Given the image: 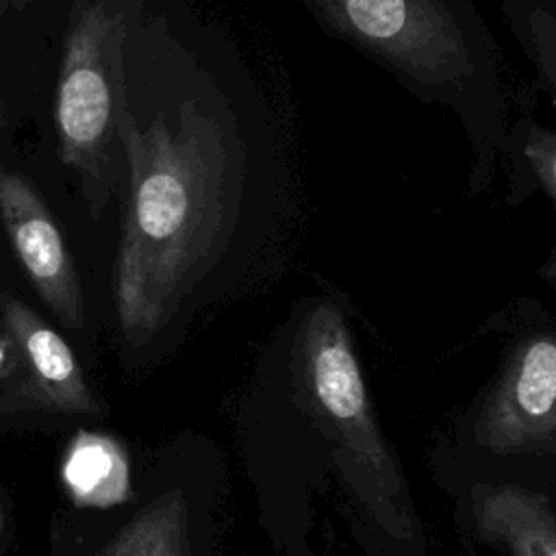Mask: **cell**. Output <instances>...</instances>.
<instances>
[{
  "label": "cell",
  "mask_w": 556,
  "mask_h": 556,
  "mask_svg": "<svg viewBox=\"0 0 556 556\" xmlns=\"http://www.w3.org/2000/svg\"><path fill=\"white\" fill-rule=\"evenodd\" d=\"M126 189L113 298L124 339H156L265 191L269 141L226 43L182 0H143L122 50Z\"/></svg>",
  "instance_id": "cell-1"
},
{
  "label": "cell",
  "mask_w": 556,
  "mask_h": 556,
  "mask_svg": "<svg viewBox=\"0 0 556 556\" xmlns=\"http://www.w3.org/2000/svg\"><path fill=\"white\" fill-rule=\"evenodd\" d=\"M72 0H0V33L11 35L7 52H11L0 74V100L7 96L22 52V35H26V83L43 65L39 52H46L61 35Z\"/></svg>",
  "instance_id": "cell-10"
},
{
  "label": "cell",
  "mask_w": 556,
  "mask_h": 556,
  "mask_svg": "<svg viewBox=\"0 0 556 556\" xmlns=\"http://www.w3.org/2000/svg\"><path fill=\"white\" fill-rule=\"evenodd\" d=\"M98 556H191L189 510L182 493L169 491L150 500Z\"/></svg>",
  "instance_id": "cell-9"
},
{
  "label": "cell",
  "mask_w": 556,
  "mask_h": 556,
  "mask_svg": "<svg viewBox=\"0 0 556 556\" xmlns=\"http://www.w3.org/2000/svg\"><path fill=\"white\" fill-rule=\"evenodd\" d=\"M0 326L22 358V387L48 410L98 413V402L70 345L20 298L0 293Z\"/></svg>",
  "instance_id": "cell-6"
},
{
  "label": "cell",
  "mask_w": 556,
  "mask_h": 556,
  "mask_svg": "<svg viewBox=\"0 0 556 556\" xmlns=\"http://www.w3.org/2000/svg\"><path fill=\"white\" fill-rule=\"evenodd\" d=\"M339 13L371 41L391 50H417L428 46L426 35H437L426 7L415 0H337Z\"/></svg>",
  "instance_id": "cell-11"
},
{
  "label": "cell",
  "mask_w": 556,
  "mask_h": 556,
  "mask_svg": "<svg viewBox=\"0 0 556 556\" xmlns=\"http://www.w3.org/2000/svg\"><path fill=\"white\" fill-rule=\"evenodd\" d=\"M478 534L506 556H556V508L521 486H482L473 495Z\"/></svg>",
  "instance_id": "cell-7"
},
{
  "label": "cell",
  "mask_w": 556,
  "mask_h": 556,
  "mask_svg": "<svg viewBox=\"0 0 556 556\" xmlns=\"http://www.w3.org/2000/svg\"><path fill=\"white\" fill-rule=\"evenodd\" d=\"M143 0H72L50 54L35 148L78 191L91 219L126 189V33Z\"/></svg>",
  "instance_id": "cell-2"
},
{
  "label": "cell",
  "mask_w": 556,
  "mask_h": 556,
  "mask_svg": "<svg viewBox=\"0 0 556 556\" xmlns=\"http://www.w3.org/2000/svg\"><path fill=\"white\" fill-rule=\"evenodd\" d=\"M48 163L0 126V228L43 304L70 328L85 321L83 293L59 215L43 189Z\"/></svg>",
  "instance_id": "cell-4"
},
{
  "label": "cell",
  "mask_w": 556,
  "mask_h": 556,
  "mask_svg": "<svg viewBox=\"0 0 556 556\" xmlns=\"http://www.w3.org/2000/svg\"><path fill=\"white\" fill-rule=\"evenodd\" d=\"M63 478L83 506H111L130 497L128 463L119 445L102 434H76L65 456Z\"/></svg>",
  "instance_id": "cell-8"
},
{
  "label": "cell",
  "mask_w": 556,
  "mask_h": 556,
  "mask_svg": "<svg viewBox=\"0 0 556 556\" xmlns=\"http://www.w3.org/2000/svg\"><path fill=\"white\" fill-rule=\"evenodd\" d=\"M476 437L495 454L556 452V330L515 343L482 402Z\"/></svg>",
  "instance_id": "cell-5"
},
{
  "label": "cell",
  "mask_w": 556,
  "mask_h": 556,
  "mask_svg": "<svg viewBox=\"0 0 556 556\" xmlns=\"http://www.w3.org/2000/svg\"><path fill=\"white\" fill-rule=\"evenodd\" d=\"M530 154L534 159V165H536L541 178L545 180L547 189L552 191V195L556 200V137L547 135L543 139H536L534 146L530 148ZM547 274H549V280L556 285V258L547 267Z\"/></svg>",
  "instance_id": "cell-12"
},
{
  "label": "cell",
  "mask_w": 556,
  "mask_h": 556,
  "mask_svg": "<svg viewBox=\"0 0 556 556\" xmlns=\"http://www.w3.org/2000/svg\"><path fill=\"white\" fill-rule=\"evenodd\" d=\"M295 382L313 424L374 523L400 543L419 536V519L384 439L341 308L315 304L295 339Z\"/></svg>",
  "instance_id": "cell-3"
}]
</instances>
